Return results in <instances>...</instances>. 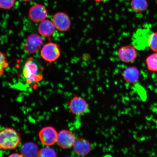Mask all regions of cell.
<instances>
[{"mask_svg": "<svg viewBox=\"0 0 157 157\" xmlns=\"http://www.w3.org/2000/svg\"><path fill=\"white\" fill-rule=\"evenodd\" d=\"M39 151L37 145L33 142L25 143L20 150L23 157H38Z\"/></svg>", "mask_w": 157, "mask_h": 157, "instance_id": "5bb4252c", "label": "cell"}, {"mask_svg": "<svg viewBox=\"0 0 157 157\" xmlns=\"http://www.w3.org/2000/svg\"><path fill=\"white\" fill-rule=\"evenodd\" d=\"M9 157H23L21 153H13V154H11Z\"/></svg>", "mask_w": 157, "mask_h": 157, "instance_id": "44dd1931", "label": "cell"}, {"mask_svg": "<svg viewBox=\"0 0 157 157\" xmlns=\"http://www.w3.org/2000/svg\"><path fill=\"white\" fill-rule=\"evenodd\" d=\"M123 77L125 81L130 83H135L138 81L140 72L135 67H130L124 71Z\"/></svg>", "mask_w": 157, "mask_h": 157, "instance_id": "4fadbf2b", "label": "cell"}, {"mask_svg": "<svg viewBox=\"0 0 157 157\" xmlns=\"http://www.w3.org/2000/svg\"><path fill=\"white\" fill-rule=\"evenodd\" d=\"M44 44L43 39L40 35L33 34L27 37L24 44L25 51L29 54L38 52Z\"/></svg>", "mask_w": 157, "mask_h": 157, "instance_id": "ba28073f", "label": "cell"}, {"mask_svg": "<svg viewBox=\"0 0 157 157\" xmlns=\"http://www.w3.org/2000/svg\"><path fill=\"white\" fill-rule=\"evenodd\" d=\"M76 140L73 132L67 129H63L58 133L56 143L60 148L67 149L73 147Z\"/></svg>", "mask_w": 157, "mask_h": 157, "instance_id": "52a82bcc", "label": "cell"}, {"mask_svg": "<svg viewBox=\"0 0 157 157\" xmlns=\"http://www.w3.org/2000/svg\"><path fill=\"white\" fill-rule=\"evenodd\" d=\"M148 46L152 51L157 52V32L150 35L148 39Z\"/></svg>", "mask_w": 157, "mask_h": 157, "instance_id": "ac0fdd59", "label": "cell"}, {"mask_svg": "<svg viewBox=\"0 0 157 157\" xmlns=\"http://www.w3.org/2000/svg\"><path fill=\"white\" fill-rule=\"evenodd\" d=\"M16 0H0V9L9 10L14 6Z\"/></svg>", "mask_w": 157, "mask_h": 157, "instance_id": "d6986e66", "label": "cell"}, {"mask_svg": "<svg viewBox=\"0 0 157 157\" xmlns=\"http://www.w3.org/2000/svg\"><path fill=\"white\" fill-rule=\"evenodd\" d=\"M58 133L52 126L45 127L41 129L38 134L39 139L42 144L49 147L56 144L57 140Z\"/></svg>", "mask_w": 157, "mask_h": 157, "instance_id": "5b68a950", "label": "cell"}, {"mask_svg": "<svg viewBox=\"0 0 157 157\" xmlns=\"http://www.w3.org/2000/svg\"><path fill=\"white\" fill-rule=\"evenodd\" d=\"M56 29L52 21L46 19L40 22L38 31L42 36L49 38L53 35Z\"/></svg>", "mask_w": 157, "mask_h": 157, "instance_id": "7c38bea8", "label": "cell"}, {"mask_svg": "<svg viewBox=\"0 0 157 157\" xmlns=\"http://www.w3.org/2000/svg\"><path fill=\"white\" fill-rule=\"evenodd\" d=\"M21 141L20 134L14 129L6 127L0 130V149L2 150H15Z\"/></svg>", "mask_w": 157, "mask_h": 157, "instance_id": "6da1fadb", "label": "cell"}, {"mask_svg": "<svg viewBox=\"0 0 157 157\" xmlns=\"http://www.w3.org/2000/svg\"><path fill=\"white\" fill-rule=\"evenodd\" d=\"M23 75L27 83H36L43 79V76L39 73L38 65L32 59H29L25 64Z\"/></svg>", "mask_w": 157, "mask_h": 157, "instance_id": "7a4b0ae2", "label": "cell"}, {"mask_svg": "<svg viewBox=\"0 0 157 157\" xmlns=\"http://www.w3.org/2000/svg\"><path fill=\"white\" fill-rule=\"evenodd\" d=\"M48 11L44 6L40 4L33 5L29 11V16L34 22H40L46 19L48 17Z\"/></svg>", "mask_w": 157, "mask_h": 157, "instance_id": "9c48e42d", "label": "cell"}, {"mask_svg": "<svg viewBox=\"0 0 157 157\" xmlns=\"http://www.w3.org/2000/svg\"><path fill=\"white\" fill-rule=\"evenodd\" d=\"M117 56L121 61L130 63L136 59L137 57V53L134 46L127 45L121 47L119 49Z\"/></svg>", "mask_w": 157, "mask_h": 157, "instance_id": "30bf717a", "label": "cell"}, {"mask_svg": "<svg viewBox=\"0 0 157 157\" xmlns=\"http://www.w3.org/2000/svg\"><path fill=\"white\" fill-rule=\"evenodd\" d=\"M57 154L54 149L49 147H44L39 150L38 157H55L57 156Z\"/></svg>", "mask_w": 157, "mask_h": 157, "instance_id": "e0dca14e", "label": "cell"}, {"mask_svg": "<svg viewBox=\"0 0 157 157\" xmlns=\"http://www.w3.org/2000/svg\"><path fill=\"white\" fill-rule=\"evenodd\" d=\"M21 1L24 2H28L32 1V0H21Z\"/></svg>", "mask_w": 157, "mask_h": 157, "instance_id": "603a6c76", "label": "cell"}, {"mask_svg": "<svg viewBox=\"0 0 157 157\" xmlns=\"http://www.w3.org/2000/svg\"><path fill=\"white\" fill-rule=\"evenodd\" d=\"M70 111L76 115H82L90 111L89 105L83 98L80 96H75L69 104Z\"/></svg>", "mask_w": 157, "mask_h": 157, "instance_id": "277c9868", "label": "cell"}, {"mask_svg": "<svg viewBox=\"0 0 157 157\" xmlns=\"http://www.w3.org/2000/svg\"><path fill=\"white\" fill-rule=\"evenodd\" d=\"M74 152L78 155H87L91 151V146L89 141L85 138L76 139L73 146Z\"/></svg>", "mask_w": 157, "mask_h": 157, "instance_id": "8fae6325", "label": "cell"}, {"mask_svg": "<svg viewBox=\"0 0 157 157\" xmlns=\"http://www.w3.org/2000/svg\"><path fill=\"white\" fill-rule=\"evenodd\" d=\"M52 21L57 30L61 32L68 31L71 26V21L67 14L59 12L53 16Z\"/></svg>", "mask_w": 157, "mask_h": 157, "instance_id": "8992f818", "label": "cell"}, {"mask_svg": "<svg viewBox=\"0 0 157 157\" xmlns=\"http://www.w3.org/2000/svg\"><path fill=\"white\" fill-rule=\"evenodd\" d=\"M9 66L5 55L0 52V76L2 75L4 73L6 68Z\"/></svg>", "mask_w": 157, "mask_h": 157, "instance_id": "ffe728a7", "label": "cell"}, {"mask_svg": "<svg viewBox=\"0 0 157 157\" xmlns=\"http://www.w3.org/2000/svg\"><path fill=\"white\" fill-rule=\"evenodd\" d=\"M94 1L96 2L101 3L105 2V0H94Z\"/></svg>", "mask_w": 157, "mask_h": 157, "instance_id": "7402d4cb", "label": "cell"}, {"mask_svg": "<svg viewBox=\"0 0 157 157\" xmlns=\"http://www.w3.org/2000/svg\"><path fill=\"white\" fill-rule=\"evenodd\" d=\"M131 6L135 12L141 13L148 9V3L147 0H131Z\"/></svg>", "mask_w": 157, "mask_h": 157, "instance_id": "9a60e30c", "label": "cell"}, {"mask_svg": "<svg viewBox=\"0 0 157 157\" xmlns=\"http://www.w3.org/2000/svg\"><path fill=\"white\" fill-rule=\"evenodd\" d=\"M40 56L46 61L52 64L58 60L61 56L60 47L56 43L49 42L43 46Z\"/></svg>", "mask_w": 157, "mask_h": 157, "instance_id": "3957f363", "label": "cell"}, {"mask_svg": "<svg viewBox=\"0 0 157 157\" xmlns=\"http://www.w3.org/2000/svg\"><path fill=\"white\" fill-rule=\"evenodd\" d=\"M146 62L148 70L157 72V52L148 56L146 59Z\"/></svg>", "mask_w": 157, "mask_h": 157, "instance_id": "2e32d148", "label": "cell"}]
</instances>
